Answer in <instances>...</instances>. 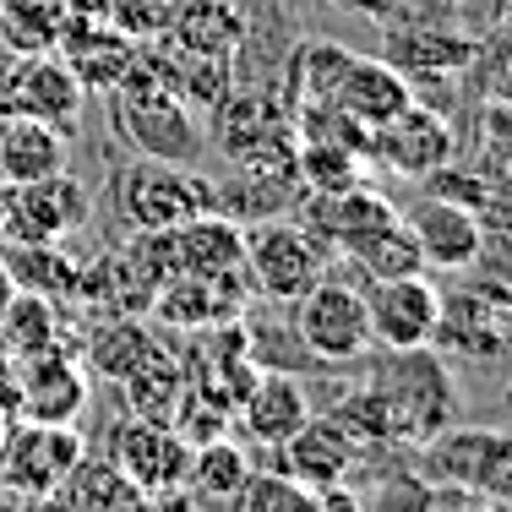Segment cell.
<instances>
[{"label":"cell","instance_id":"cell-40","mask_svg":"<svg viewBox=\"0 0 512 512\" xmlns=\"http://www.w3.org/2000/svg\"><path fill=\"white\" fill-rule=\"evenodd\" d=\"M17 512H82V507L71 502L66 491H50V496H28V502H22Z\"/></svg>","mask_w":512,"mask_h":512},{"label":"cell","instance_id":"cell-36","mask_svg":"<svg viewBox=\"0 0 512 512\" xmlns=\"http://www.w3.org/2000/svg\"><path fill=\"white\" fill-rule=\"evenodd\" d=\"M474 137H480L485 169H512V104H485Z\"/></svg>","mask_w":512,"mask_h":512},{"label":"cell","instance_id":"cell-12","mask_svg":"<svg viewBox=\"0 0 512 512\" xmlns=\"http://www.w3.org/2000/svg\"><path fill=\"white\" fill-rule=\"evenodd\" d=\"M115 463L126 469V480L137 485L142 496H175V491H186L191 442L169 420H142V414H131L115 436Z\"/></svg>","mask_w":512,"mask_h":512},{"label":"cell","instance_id":"cell-10","mask_svg":"<svg viewBox=\"0 0 512 512\" xmlns=\"http://www.w3.org/2000/svg\"><path fill=\"white\" fill-rule=\"evenodd\" d=\"M17 393H11V420H55L77 425V414L88 409V371L82 360H71L66 349H44V355L11 360Z\"/></svg>","mask_w":512,"mask_h":512},{"label":"cell","instance_id":"cell-26","mask_svg":"<svg viewBox=\"0 0 512 512\" xmlns=\"http://www.w3.org/2000/svg\"><path fill=\"white\" fill-rule=\"evenodd\" d=\"M120 393H126L131 414H142V420H175L180 398H186V365L169 355L164 344H153V355L120 382Z\"/></svg>","mask_w":512,"mask_h":512},{"label":"cell","instance_id":"cell-46","mask_svg":"<svg viewBox=\"0 0 512 512\" xmlns=\"http://www.w3.org/2000/svg\"><path fill=\"white\" fill-rule=\"evenodd\" d=\"M507 11H512V0H507Z\"/></svg>","mask_w":512,"mask_h":512},{"label":"cell","instance_id":"cell-23","mask_svg":"<svg viewBox=\"0 0 512 512\" xmlns=\"http://www.w3.org/2000/svg\"><path fill=\"white\" fill-rule=\"evenodd\" d=\"M71 158V131L33 115H11L0 126V186H28V180L60 175Z\"/></svg>","mask_w":512,"mask_h":512},{"label":"cell","instance_id":"cell-6","mask_svg":"<svg viewBox=\"0 0 512 512\" xmlns=\"http://www.w3.org/2000/svg\"><path fill=\"white\" fill-rule=\"evenodd\" d=\"M88 442L77 425H55V420H11L6 442H0V480L17 491V502L28 496H50L71 480V469L82 463Z\"/></svg>","mask_w":512,"mask_h":512},{"label":"cell","instance_id":"cell-38","mask_svg":"<svg viewBox=\"0 0 512 512\" xmlns=\"http://www.w3.org/2000/svg\"><path fill=\"white\" fill-rule=\"evenodd\" d=\"M480 496H485V507H491V512H512V463H507L502 474H496L491 485H485Z\"/></svg>","mask_w":512,"mask_h":512},{"label":"cell","instance_id":"cell-7","mask_svg":"<svg viewBox=\"0 0 512 512\" xmlns=\"http://www.w3.org/2000/svg\"><path fill=\"white\" fill-rule=\"evenodd\" d=\"M93 202L77 175H44L28 186H6V240L0 246H39V240H66L88 224Z\"/></svg>","mask_w":512,"mask_h":512},{"label":"cell","instance_id":"cell-24","mask_svg":"<svg viewBox=\"0 0 512 512\" xmlns=\"http://www.w3.org/2000/svg\"><path fill=\"white\" fill-rule=\"evenodd\" d=\"M153 344H158V338L137 322V316H115V322L104 316V322L88 333L82 371H88V376H109V382H126V376L153 355Z\"/></svg>","mask_w":512,"mask_h":512},{"label":"cell","instance_id":"cell-37","mask_svg":"<svg viewBox=\"0 0 512 512\" xmlns=\"http://www.w3.org/2000/svg\"><path fill=\"white\" fill-rule=\"evenodd\" d=\"M316 512H371V507L349 485H327V491H316Z\"/></svg>","mask_w":512,"mask_h":512},{"label":"cell","instance_id":"cell-39","mask_svg":"<svg viewBox=\"0 0 512 512\" xmlns=\"http://www.w3.org/2000/svg\"><path fill=\"white\" fill-rule=\"evenodd\" d=\"M349 11H360V17H376V22H393L398 11H404V0H344Z\"/></svg>","mask_w":512,"mask_h":512},{"label":"cell","instance_id":"cell-17","mask_svg":"<svg viewBox=\"0 0 512 512\" xmlns=\"http://www.w3.org/2000/svg\"><path fill=\"white\" fill-rule=\"evenodd\" d=\"M240 306H246V278L235 273H213V278H197V273H175L164 289L153 295V316L164 327H207L218 322H235Z\"/></svg>","mask_w":512,"mask_h":512},{"label":"cell","instance_id":"cell-25","mask_svg":"<svg viewBox=\"0 0 512 512\" xmlns=\"http://www.w3.org/2000/svg\"><path fill=\"white\" fill-rule=\"evenodd\" d=\"M60 344V311L50 295H33V289H17L0 311V355L6 360H28L44 355V349Z\"/></svg>","mask_w":512,"mask_h":512},{"label":"cell","instance_id":"cell-16","mask_svg":"<svg viewBox=\"0 0 512 512\" xmlns=\"http://www.w3.org/2000/svg\"><path fill=\"white\" fill-rule=\"evenodd\" d=\"M327 99L344 109V115H355L365 131H376V126H387L398 109L414 104V82L382 55H349Z\"/></svg>","mask_w":512,"mask_h":512},{"label":"cell","instance_id":"cell-1","mask_svg":"<svg viewBox=\"0 0 512 512\" xmlns=\"http://www.w3.org/2000/svg\"><path fill=\"white\" fill-rule=\"evenodd\" d=\"M365 393L376 398L387 425V442L420 447L425 436H436L442 425L458 420V376L447 365L442 349H382L365 371Z\"/></svg>","mask_w":512,"mask_h":512},{"label":"cell","instance_id":"cell-21","mask_svg":"<svg viewBox=\"0 0 512 512\" xmlns=\"http://www.w3.org/2000/svg\"><path fill=\"white\" fill-rule=\"evenodd\" d=\"M158 39L180 55L229 60L235 66L240 44H246V17H240L235 0H180V6H169V28Z\"/></svg>","mask_w":512,"mask_h":512},{"label":"cell","instance_id":"cell-29","mask_svg":"<svg viewBox=\"0 0 512 512\" xmlns=\"http://www.w3.org/2000/svg\"><path fill=\"white\" fill-rule=\"evenodd\" d=\"M66 28V0H0V44L11 55H50Z\"/></svg>","mask_w":512,"mask_h":512},{"label":"cell","instance_id":"cell-19","mask_svg":"<svg viewBox=\"0 0 512 512\" xmlns=\"http://www.w3.org/2000/svg\"><path fill=\"white\" fill-rule=\"evenodd\" d=\"M235 420H240V431H246L256 447L273 453V447H284L289 436L311 420V398H306V387H300L289 371H256L246 398L235 404Z\"/></svg>","mask_w":512,"mask_h":512},{"label":"cell","instance_id":"cell-18","mask_svg":"<svg viewBox=\"0 0 512 512\" xmlns=\"http://www.w3.org/2000/svg\"><path fill=\"white\" fill-rule=\"evenodd\" d=\"M474 39L447 22H393L382 44V60H393L409 82H436V77H458L469 71Z\"/></svg>","mask_w":512,"mask_h":512},{"label":"cell","instance_id":"cell-33","mask_svg":"<svg viewBox=\"0 0 512 512\" xmlns=\"http://www.w3.org/2000/svg\"><path fill=\"white\" fill-rule=\"evenodd\" d=\"M295 180L306 191H344L365 180V158L349 148H333V142H300L295 148Z\"/></svg>","mask_w":512,"mask_h":512},{"label":"cell","instance_id":"cell-14","mask_svg":"<svg viewBox=\"0 0 512 512\" xmlns=\"http://www.w3.org/2000/svg\"><path fill=\"white\" fill-rule=\"evenodd\" d=\"M273 453H278L273 469H284L289 480L311 485V491H327V485H349V469L360 463L365 447L344 431L338 414H311V420L300 425L284 447H273Z\"/></svg>","mask_w":512,"mask_h":512},{"label":"cell","instance_id":"cell-3","mask_svg":"<svg viewBox=\"0 0 512 512\" xmlns=\"http://www.w3.org/2000/svg\"><path fill=\"white\" fill-rule=\"evenodd\" d=\"M295 338L311 360L322 365H355L371 355V311H365V289L349 278L322 273L306 295L295 300Z\"/></svg>","mask_w":512,"mask_h":512},{"label":"cell","instance_id":"cell-34","mask_svg":"<svg viewBox=\"0 0 512 512\" xmlns=\"http://www.w3.org/2000/svg\"><path fill=\"white\" fill-rule=\"evenodd\" d=\"M229 507L235 512H316V491L289 480L284 469H251V480L240 485V496Z\"/></svg>","mask_w":512,"mask_h":512},{"label":"cell","instance_id":"cell-35","mask_svg":"<svg viewBox=\"0 0 512 512\" xmlns=\"http://www.w3.org/2000/svg\"><path fill=\"white\" fill-rule=\"evenodd\" d=\"M104 17L126 39H158L169 28V0H104Z\"/></svg>","mask_w":512,"mask_h":512},{"label":"cell","instance_id":"cell-27","mask_svg":"<svg viewBox=\"0 0 512 512\" xmlns=\"http://www.w3.org/2000/svg\"><path fill=\"white\" fill-rule=\"evenodd\" d=\"M17 278V289H33V295H50V300H71L82 284V262L66 256L60 240H39V246H6L0 251Z\"/></svg>","mask_w":512,"mask_h":512},{"label":"cell","instance_id":"cell-30","mask_svg":"<svg viewBox=\"0 0 512 512\" xmlns=\"http://www.w3.org/2000/svg\"><path fill=\"white\" fill-rule=\"evenodd\" d=\"M469 77H474L485 104H512V11L474 39Z\"/></svg>","mask_w":512,"mask_h":512},{"label":"cell","instance_id":"cell-28","mask_svg":"<svg viewBox=\"0 0 512 512\" xmlns=\"http://www.w3.org/2000/svg\"><path fill=\"white\" fill-rule=\"evenodd\" d=\"M251 480V458L240 442L213 436V442L191 447V469H186V491H197L202 502H235L240 485Z\"/></svg>","mask_w":512,"mask_h":512},{"label":"cell","instance_id":"cell-44","mask_svg":"<svg viewBox=\"0 0 512 512\" xmlns=\"http://www.w3.org/2000/svg\"><path fill=\"white\" fill-rule=\"evenodd\" d=\"M0 240H6V186H0Z\"/></svg>","mask_w":512,"mask_h":512},{"label":"cell","instance_id":"cell-31","mask_svg":"<svg viewBox=\"0 0 512 512\" xmlns=\"http://www.w3.org/2000/svg\"><path fill=\"white\" fill-rule=\"evenodd\" d=\"M349 262L360 267L365 278H404V273H425L420 267V251H414V235L404 218H393V224H382L376 235H365L355 251H349Z\"/></svg>","mask_w":512,"mask_h":512},{"label":"cell","instance_id":"cell-11","mask_svg":"<svg viewBox=\"0 0 512 512\" xmlns=\"http://www.w3.org/2000/svg\"><path fill=\"white\" fill-rule=\"evenodd\" d=\"M365 158H376V164L398 180H431L442 164H453V126H447L436 109L409 104V109H398L387 126L371 131Z\"/></svg>","mask_w":512,"mask_h":512},{"label":"cell","instance_id":"cell-13","mask_svg":"<svg viewBox=\"0 0 512 512\" xmlns=\"http://www.w3.org/2000/svg\"><path fill=\"white\" fill-rule=\"evenodd\" d=\"M414 235V251H420V267L431 273H463L474 262V251L485 246V224L453 197H436L425 191L409 213H398Z\"/></svg>","mask_w":512,"mask_h":512},{"label":"cell","instance_id":"cell-4","mask_svg":"<svg viewBox=\"0 0 512 512\" xmlns=\"http://www.w3.org/2000/svg\"><path fill=\"white\" fill-rule=\"evenodd\" d=\"M327 251L300 218H262L256 229H246V262L240 273L262 289L267 300H300L316 278L327 273Z\"/></svg>","mask_w":512,"mask_h":512},{"label":"cell","instance_id":"cell-15","mask_svg":"<svg viewBox=\"0 0 512 512\" xmlns=\"http://www.w3.org/2000/svg\"><path fill=\"white\" fill-rule=\"evenodd\" d=\"M393 218H398V207L387 202L382 191H371L365 180H355V186H344V191H311V202L300 207V224H306L327 251H344V256L355 251L365 235L393 224Z\"/></svg>","mask_w":512,"mask_h":512},{"label":"cell","instance_id":"cell-45","mask_svg":"<svg viewBox=\"0 0 512 512\" xmlns=\"http://www.w3.org/2000/svg\"><path fill=\"white\" fill-rule=\"evenodd\" d=\"M6 425H11V414H6V409H0V442H6Z\"/></svg>","mask_w":512,"mask_h":512},{"label":"cell","instance_id":"cell-5","mask_svg":"<svg viewBox=\"0 0 512 512\" xmlns=\"http://www.w3.org/2000/svg\"><path fill=\"white\" fill-rule=\"evenodd\" d=\"M431 349L474 360V365L512 355V284H496V278L474 273L469 289L442 300V322H436Z\"/></svg>","mask_w":512,"mask_h":512},{"label":"cell","instance_id":"cell-9","mask_svg":"<svg viewBox=\"0 0 512 512\" xmlns=\"http://www.w3.org/2000/svg\"><path fill=\"white\" fill-rule=\"evenodd\" d=\"M365 311H371V344L376 349H420L436 338V322H442V289L425 273L376 278L365 289Z\"/></svg>","mask_w":512,"mask_h":512},{"label":"cell","instance_id":"cell-42","mask_svg":"<svg viewBox=\"0 0 512 512\" xmlns=\"http://www.w3.org/2000/svg\"><path fill=\"white\" fill-rule=\"evenodd\" d=\"M17 295V278H11V267H6V256H0V311H6V300Z\"/></svg>","mask_w":512,"mask_h":512},{"label":"cell","instance_id":"cell-20","mask_svg":"<svg viewBox=\"0 0 512 512\" xmlns=\"http://www.w3.org/2000/svg\"><path fill=\"white\" fill-rule=\"evenodd\" d=\"M82 82L71 77V66L50 55H22V66L11 71V115H33V120H50V126L71 131L82 115Z\"/></svg>","mask_w":512,"mask_h":512},{"label":"cell","instance_id":"cell-22","mask_svg":"<svg viewBox=\"0 0 512 512\" xmlns=\"http://www.w3.org/2000/svg\"><path fill=\"white\" fill-rule=\"evenodd\" d=\"M169 251H175V273H197V278L235 273L246 262V229H240L235 213L213 207V213H197L169 229Z\"/></svg>","mask_w":512,"mask_h":512},{"label":"cell","instance_id":"cell-43","mask_svg":"<svg viewBox=\"0 0 512 512\" xmlns=\"http://www.w3.org/2000/svg\"><path fill=\"white\" fill-rule=\"evenodd\" d=\"M22 502H17V491H11V485L6 480H0V512H17Z\"/></svg>","mask_w":512,"mask_h":512},{"label":"cell","instance_id":"cell-2","mask_svg":"<svg viewBox=\"0 0 512 512\" xmlns=\"http://www.w3.org/2000/svg\"><path fill=\"white\" fill-rule=\"evenodd\" d=\"M115 202L131 229H175L197 213L218 207V186L186 164V158H148L137 153L115 175Z\"/></svg>","mask_w":512,"mask_h":512},{"label":"cell","instance_id":"cell-8","mask_svg":"<svg viewBox=\"0 0 512 512\" xmlns=\"http://www.w3.org/2000/svg\"><path fill=\"white\" fill-rule=\"evenodd\" d=\"M512 463V436L485 431V425H442L420 442V480L425 485H458V491H485Z\"/></svg>","mask_w":512,"mask_h":512},{"label":"cell","instance_id":"cell-41","mask_svg":"<svg viewBox=\"0 0 512 512\" xmlns=\"http://www.w3.org/2000/svg\"><path fill=\"white\" fill-rule=\"evenodd\" d=\"M109 512H169V507H164V496H142L137 491V496H126V502L109 507Z\"/></svg>","mask_w":512,"mask_h":512},{"label":"cell","instance_id":"cell-32","mask_svg":"<svg viewBox=\"0 0 512 512\" xmlns=\"http://www.w3.org/2000/svg\"><path fill=\"white\" fill-rule=\"evenodd\" d=\"M60 491H66L82 512H109V507L126 502V496H137V485L126 480V469H120L115 458H88L82 453V463L71 469V480L60 485Z\"/></svg>","mask_w":512,"mask_h":512}]
</instances>
